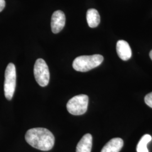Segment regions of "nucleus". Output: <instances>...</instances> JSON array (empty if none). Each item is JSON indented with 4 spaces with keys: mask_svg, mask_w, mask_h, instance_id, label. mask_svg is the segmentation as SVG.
Wrapping results in <instances>:
<instances>
[{
    "mask_svg": "<svg viewBox=\"0 0 152 152\" xmlns=\"http://www.w3.org/2000/svg\"><path fill=\"white\" fill-rule=\"evenodd\" d=\"M25 139L30 145L43 151H50L54 145V135L45 128L37 127L29 129L26 134Z\"/></svg>",
    "mask_w": 152,
    "mask_h": 152,
    "instance_id": "f257e3e1",
    "label": "nucleus"
},
{
    "mask_svg": "<svg viewBox=\"0 0 152 152\" xmlns=\"http://www.w3.org/2000/svg\"><path fill=\"white\" fill-rule=\"evenodd\" d=\"M103 60V56L101 55L80 56L73 61V68L76 71L86 72L99 66Z\"/></svg>",
    "mask_w": 152,
    "mask_h": 152,
    "instance_id": "f03ea898",
    "label": "nucleus"
},
{
    "mask_svg": "<svg viewBox=\"0 0 152 152\" xmlns=\"http://www.w3.org/2000/svg\"><path fill=\"white\" fill-rule=\"evenodd\" d=\"M88 104V97L81 94L71 98L66 104V109L71 114L79 115L86 112Z\"/></svg>",
    "mask_w": 152,
    "mask_h": 152,
    "instance_id": "7ed1b4c3",
    "label": "nucleus"
},
{
    "mask_svg": "<svg viewBox=\"0 0 152 152\" xmlns=\"http://www.w3.org/2000/svg\"><path fill=\"white\" fill-rule=\"evenodd\" d=\"M16 73L15 65L10 63L7 66L5 73L4 93L5 98L10 100L13 97L16 87Z\"/></svg>",
    "mask_w": 152,
    "mask_h": 152,
    "instance_id": "20e7f679",
    "label": "nucleus"
},
{
    "mask_svg": "<svg viewBox=\"0 0 152 152\" xmlns=\"http://www.w3.org/2000/svg\"><path fill=\"white\" fill-rule=\"evenodd\" d=\"M34 76L38 85L42 87L46 86L49 83V67L42 59H38L34 66Z\"/></svg>",
    "mask_w": 152,
    "mask_h": 152,
    "instance_id": "39448f33",
    "label": "nucleus"
},
{
    "mask_svg": "<svg viewBox=\"0 0 152 152\" xmlns=\"http://www.w3.org/2000/svg\"><path fill=\"white\" fill-rule=\"evenodd\" d=\"M65 24V16L62 11H55L51 17V27L52 32L58 33L64 27Z\"/></svg>",
    "mask_w": 152,
    "mask_h": 152,
    "instance_id": "423d86ee",
    "label": "nucleus"
},
{
    "mask_svg": "<svg viewBox=\"0 0 152 152\" xmlns=\"http://www.w3.org/2000/svg\"><path fill=\"white\" fill-rule=\"evenodd\" d=\"M117 53L122 60H128L132 55V51L129 44L124 40H119L116 46Z\"/></svg>",
    "mask_w": 152,
    "mask_h": 152,
    "instance_id": "0eeeda50",
    "label": "nucleus"
},
{
    "mask_svg": "<svg viewBox=\"0 0 152 152\" xmlns=\"http://www.w3.org/2000/svg\"><path fill=\"white\" fill-rule=\"evenodd\" d=\"M92 145V136L90 134H85L78 142L76 152H91Z\"/></svg>",
    "mask_w": 152,
    "mask_h": 152,
    "instance_id": "6e6552de",
    "label": "nucleus"
},
{
    "mask_svg": "<svg viewBox=\"0 0 152 152\" xmlns=\"http://www.w3.org/2000/svg\"><path fill=\"white\" fill-rule=\"evenodd\" d=\"M124 145L122 139L117 137L111 139L104 145L101 152H119Z\"/></svg>",
    "mask_w": 152,
    "mask_h": 152,
    "instance_id": "1a4fd4ad",
    "label": "nucleus"
},
{
    "mask_svg": "<svg viewBox=\"0 0 152 152\" xmlns=\"http://www.w3.org/2000/svg\"><path fill=\"white\" fill-rule=\"evenodd\" d=\"M86 19L88 25L91 28L98 27L100 22V16L99 12L95 9H90L87 10Z\"/></svg>",
    "mask_w": 152,
    "mask_h": 152,
    "instance_id": "9d476101",
    "label": "nucleus"
},
{
    "mask_svg": "<svg viewBox=\"0 0 152 152\" xmlns=\"http://www.w3.org/2000/svg\"><path fill=\"white\" fill-rule=\"evenodd\" d=\"M152 136L148 134L142 136L137 145V152H149L147 148V145L152 140Z\"/></svg>",
    "mask_w": 152,
    "mask_h": 152,
    "instance_id": "9b49d317",
    "label": "nucleus"
},
{
    "mask_svg": "<svg viewBox=\"0 0 152 152\" xmlns=\"http://www.w3.org/2000/svg\"><path fill=\"white\" fill-rule=\"evenodd\" d=\"M144 100L147 105L152 108V92L147 94L144 98Z\"/></svg>",
    "mask_w": 152,
    "mask_h": 152,
    "instance_id": "f8f14e48",
    "label": "nucleus"
},
{
    "mask_svg": "<svg viewBox=\"0 0 152 152\" xmlns=\"http://www.w3.org/2000/svg\"><path fill=\"white\" fill-rule=\"evenodd\" d=\"M6 2L5 0H0V12L2 11L5 7Z\"/></svg>",
    "mask_w": 152,
    "mask_h": 152,
    "instance_id": "ddd939ff",
    "label": "nucleus"
},
{
    "mask_svg": "<svg viewBox=\"0 0 152 152\" xmlns=\"http://www.w3.org/2000/svg\"><path fill=\"white\" fill-rule=\"evenodd\" d=\"M149 56H150V58H151V59L152 60V50L151 51V52H150V53H149Z\"/></svg>",
    "mask_w": 152,
    "mask_h": 152,
    "instance_id": "4468645a",
    "label": "nucleus"
}]
</instances>
